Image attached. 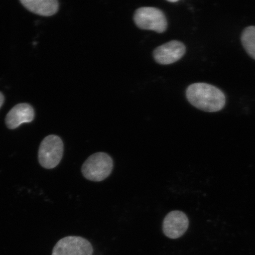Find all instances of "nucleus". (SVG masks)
<instances>
[{
	"instance_id": "39448f33",
	"label": "nucleus",
	"mask_w": 255,
	"mask_h": 255,
	"mask_svg": "<svg viewBox=\"0 0 255 255\" xmlns=\"http://www.w3.org/2000/svg\"><path fill=\"white\" fill-rule=\"evenodd\" d=\"M93 253L90 242L82 237L69 236L57 242L52 255H93Z\"/></svg>"
},
{
	"instance_id": "f8f14e48",
	"label": "nucleus",
	"mask_w": 255,
	"mask_h": 255,
	"mask_svg": "<svg viewBox=\"0 0 255 255\" xmlns=\"http://www.w3.org/2000/svg\"><path fill=\"white\" fill-rule=\"evenodd\" d=\"M168 1L170 2H177L178 1V0H168Z\"/></svg>"
},
{
	"instance_id": "f257e3e1",
	"label": "nucleus",
	"mask_w": 255,
	"mask_h": 255,
	"mask_svg": "<svg viewBox=\"0 0 255 255\" xmlns=\"http://www.w3.org/2000/svg\"><path fill=\"white\" fill-rule=\"evenodd\" d=\"M189 103L200 110L215 113L224 107V94L214 86L205 83H196L189 86L186 90Z\"/></svg>"
},
{
	"instance_id": "9d476101",
	"label": "nucleus",
	"mask_w": 255,
	"mask_h": 255,
	"mask_svg": "<svg viewBox=\"0 0 255 255\" xmlns=\"http://www.w3.org/2000/svg\"><path fill=\"white\" fill-rule=\"evenodd\" d=\"M242 43L247 53L255 60V26H250L242 34Z\"/></svg>"
},
{
	"instance_id": "0eeeda50",
	"label": "nucleus",
	"mask_w": 255,
	"mask_h": 255,
	"mask_svg": "<svg viewBox=\"0 0 255 255\" xmlns=\"http://www.w3.org/2000/svg\"><path fill=\"white\" fill-rule=\"evenodd\" d=\"M186 53V47L179 41L172 40L156 48L153 56L160 65H167L179 60Z\"/></svg>"
},
{
	"instance_id": "1a4fd4ad",
	"label": "nucleus",
	"mask_w": 255,
	"mask_h": 255,
	"mask_svg": "<svg viewBox=\"0 0 255 255\" xmlns=\"http://www.w3.org/2000/svg\"><path fill=\"white\" fill-rule=\"evenodd\" d=\"M20 2L28 10L43 16L54 15L59 9L56 0H21Z\"/></svg>"
},
{
	"instance_id": "423d86ee",
	"label": "nucleus",
	"mask_w": 255,
	"mask_h": 255,
	"mask_svg": "<svg viewBox=\"0 0 255 255\" xmlns=\"http://www.w3.org/2000/svg\"><path fill=\"white\" fill-rule=\"evenodd\" d=\"M189 221L184 213L175 210L168 213L162 223V231L165 237L176 239L182 237L189 228Z\"/></svg>"
},
{
	"instance_id": "7ed1b4c3",
	"label": "nucleus",
	"mask_w": 255,
	"mask_h": 255,
	"mask_svg": "<svg viewBox=\"0 0 255 255\" xmlns=\"http://www.w3.org/2000/svg\"><path fill=\"white\" fill-rule=\"evenodd\" d=\"M63 142L59 136H47L41 142L38 158L41 167L46 169L55 168L63 157Z\"/></svg>"
},
{
	"instance_id": "9b49d317",
	"label": "nucleus",
	"mask_w": 255,
	"mask_h": 255,
	"mask_svg": "<svg viewBox=\"0 0 255 255\" xmlns=\"http://www.w3.org/2000/svg\"><path fill=\"white\" fill-rule=\"evenodd\" d=\"M4 97L1 92H0V108L1 107L3 103H4Z\"/></svg>"
},
{
	"instance_id": "6e6552de",
	"label": "nucleus",
	"mask_w": 255,
	"mask_h": 255,
	"mask_svg": "<svg viewBox=\"0 0 255 255\" xmlns=\"http://www.w3.org/2000/svg\"><path fill=\"white\" fill-rule=\"evenodd\" d=\"M34 119V111L28 104H20L9 111L5 118V124L8 128L14 129L22 124L29 123Z\"/></svg>"
},
{
	"instance_id": "20e7f679",
	"label": "nucleus",
	"mask_w": 255,
	"mask_h": 255,
	"mask_svg": "<svg viewBox=\"0 0 255 255\" xmlns=\"http://www.w3.org/2000/svg\"><path fill=\"white\" fill-rule=\"evenodd\" d=\"M136 26L142 30H152L163 33L167 28L166 17L161 9L151 7L137 9L133 15Z\"/></svg>"
},
{
	"instance_id": "f03ea898",
	"label": "nucleus",
	"mask_w": 255,
	"mask_h": 255,
	"mask_svg": "<svg viewBox=\"0 0 255 255\" xmlns=\"http://www.w3.org/2000/svg\"><path fill=\"white\" fill-rule=\"evenodd\" d=\"M114 168L113 158L107 153L99 152L89 156L83 164L82 173L87 180L100 182L110 176Z\"/></svg>"
}]
</instances>
